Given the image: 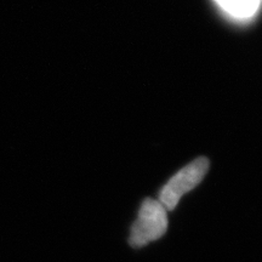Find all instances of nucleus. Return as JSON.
Listing matches in <instances>:
<instances>
[{
    "label": "nucleus",
    "mask_w": 262,
    "mask_h": 262,
    "mask_svg": "<svg viewBox=\"0 0 262 262\" xmlns=\"http://www.w3.org/2000/svg\"><path fill=\"white\" fill-rule=\"evenodd\" d=\"M168 228V210L162 203L146 199L141 205L139 216L131 228L129 242L134 248L145 247L159 239Z\"/></svg>",
    "instance_id": "f257e3e1"
},
{
    "label": "nucleus",
    "mask_w": 262,
    "mask_h": 262,
    "mask_svg": "<svg viewBox=\"0 0 262 262\" xmlns=\"http://www.w3.org/2000/svg\"><path fill=\"white\" fill-rule=\"evenodd\" d=\"M209 160L205 157H199L176 172L160 191L159 202L164 208L168 211L173 210L180 199L204 180L209 171Z\"/></svg>",
    "instance_id": "f03ea898"
},
{
    "label": "nucleus",
    "mask_w": 262,
    "mask_h": 262,
    "mask_svg": "<svg viewBox=\"0 0 262 262\" xmlns=\"http://www.w3.org/2000/svg\"><path fill=\"white\" fill-rule=\"evenodd\" d=\"M226 18L235 24H248L260 12L261 0H212Z\"/></svg>",
    "instance_id": "7ed1b4c3"
},
{
    "label": "nucleus",
    "mask_w": 262,
    "mask_h": 262,
    "mask_svg": "<svg viewBox=\"0 0 262 262\" xmlns=\"http://www.w3.org/2000/svg\"><path fill=\"white\" fill-rule=\"evenodd\" d=\"M261 2H262V0H261Z\"/></svg>",
    "instance_id": "20e7f679"
}]
</instances>
